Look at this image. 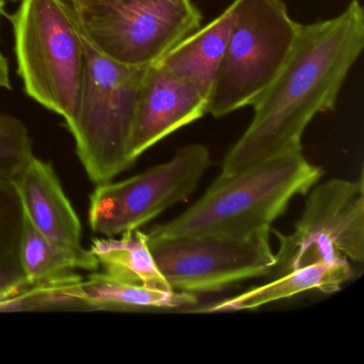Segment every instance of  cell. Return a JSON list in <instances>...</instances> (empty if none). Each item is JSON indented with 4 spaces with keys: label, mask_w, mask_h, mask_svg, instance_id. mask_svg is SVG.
Segmentation results:
<instances>
[{
    "label": "cell",
    "mask_w": 364,
    "mask_h": 364,
    "mask_svg": "<svg viewBox=\"0 0 364 364\" xmlns=\"http://www.w3.org/2000/svg\"><path fill=\"white\" fill-rule=\"evenodd\" d=\"M363 48L359 0L334 18L301 25L287 63L252 106L250 124L225 156L221 176L302 151V134L316 114L334 109Z\"/></svg>",
    "instance_id": "obj_1"
},
{
    "label": "cell",
    "mask_w": 364,
    "mask_h": 364,
    "mask_svg": "<svg viewBox=\"0 0 364 364\" xmlns=\"http://www.w3.org/2000/svg\"><path fill=\"white\" fill-rule=\"evenodd\" d=\"M321 176L323 170L309 163L302 151L278 155L235 173L220 174L188 210L148 234L248 237L269 231L291 200L309 193Z\"/></svg>",
    "instance_id": "obj_2"
},
{
    "label": "cell",
    "mask_w": 364,
    "mask_h": 364,
    "mask_svg": "<svg viewBox=\"0 0 364 364\" xmlns=\"http://www.w3.org/2000/svg\"><path fill=\"white\" fill-rule=\"evenodd\" d=\"M11 16L18 74L27 95L70 124L86 71L85 38L65 0H22Z\"/></svg>",
    "instance_id": "obj_3"
},
{
    "label": "cell",
    "mask_w": 364,
    "mask_h": 364,
    "mask_svg": "<svg viewBox=\"0 0 364 364\" xmlns=\"http://www.w3.org/2000/svg\"><path fill=\"white\" fill-rule=\"evenodd\" d=\"M234 18L208 101V114L223 118L253 106L291 55L301 24L282 0H234Z\"/></svg>",
    "instance_id": "obj_4"
},
{
    "label": "cell",
    "mask_w": 364,
    "mask_h": 364,
    "mask_svg": "<svg viewBox=\"0 0 364 364\" xmlns=\"http://www.w3.org/2000/svg\"><path fill=\"white\" fill-rule=\"evenodd\" d=\"M85 46L87 63L80 106L65 127L75 140L76 153L89 178L100 185L112 182L132 166L127 142L138 90L149 65L117 63L86 38Z\"/></svg>",
    "instance_id": "obj_5"
},
{
    "label": "cell",
    "mask_w": 364,
    "mask_h": 364,
    "mask_svg": "<svg viewBox=\"0 0 364 364\" xmlns=\"http://www.w3.org/2000/svg\"><path fill=\"white\" fill-rule=\"evenodd\" d=\"M71 7L91 46L132 67L154 65L201 26L191 0H92Z\"/></svg>",
    "instance_id": "obj_6"
},
{
    "label": "cell",
    "mask_w": 364,
    "mask_h": 364,
    "mask_svg": "<svg viewBox=\"0 0 364 364\" xmlns=\"http://www.w3.org/2000/svg\"><path fill=\"white\" fill-rule=\"evenodd\" d=\"M272 231L280 244L274 279L312 264L349 259L363 263V178L314 185L293 233Z\"/></svg>",
    "instance_id": "obj_7"
},
{
    "label": "cell",
    "mask_w": 364,
    "mask_h": 364,
    "mask_svg": "<svg viewBox=\"0 0 364 364\" xmlns=\"http://www.w3.org/2000/svg\"><path fill=\"white\" fill-rule=\"evenodd\" d=\"M269 231L248 237L146 233L155 263L172 291L196 295L272 274Z\"/></svg>",
    "instance_id": "obj_8"
},
{
    "label": "cell",
    "mask_w": 364,
    "mask_h": 364,
    "mask_svg": "<svg viewBox=\"0 0 364 364\" xmlns=\"http://www.w3.org/2000/svg\"><path fill=\"white\" fill-rule=\"evenodd\" d=\"M210 165L203 144L180 149L169 161L121 181L97 185L90 196L91 230L112 237L139 229L155 217L185 201Z\"/></svg>",
    "instance_id": "obj_9"
},
{
    "label": "cell",
    "mask_w": 364,
    "mask_h": 364,
    "mask_svg": "<svg viewBox=\"0 0 364 364\" xmlns=\"http://www.w3.org/2000/svg\"><path fill=\"white\" fill-rule=\"evenodd\" d=\"M208 97L189 80L149 65L136 99L127 142V159L133 165L140 155L183 127L208 114Z\"/></svg>",
    "instance_id": "obj_10"
},
{
    "label": "cell",
    "mask_w": 364,
    "mask_h": 364,
    "mask_svg": "<svg viewBox=\"0 0 364 364\" xmlns=\"http://www.w3.org/2000/svg\"><path fill=\"white\" fill-rule=\"evenodd\" d=\"M14 182L25 217L39 233L67 248L82 247V223L50 163L33 155Z\"/></svg>",
    "instance_id": "obj_11"
},
{
    "label": "cell",
    "mask_w": 364,
    "mask_h": 364,
    "mask_svg": "<svg viewBox=\"0 0 364 364\" xmlns=\"http://www.w3.org/2000/svg\"><path fill=\"white\" fill-rule=\"evenodd\" d=\"M353 277L349 261L312 264L274 278L261 287H253L235 297L200 308L196 312L217 313L252 310L277 300L291 298L308 291L331 294Z\"/></svg>",
    "instance_id": "obj_12"
},
{
    "label": "cell",
    "mask_w": 364,
    "mask_h": 364,
    "mask_svg": "<svg viewBox=\"0 0 364 364\" xmlns=\"http://www.w3.org/2000/svg\"><path fill=\"white\" fill-rule=\"evenodd\" d=\"M233 18L232 3L220 16L205 26L199 27L156 63L173 75L199 87L208 99L225 54Z\"/></svg>",
    "instance_id": "obj_13"
},
{
    "label": "cell",
    "mask_w": 364,
    "mask_h": 364,
    "mask_svg": "<svg viewBox=\"0 0 364 364\" xmlns=\"http://www.w3.org/2000/svg\"><path fill=\"white\" fill-rule=\"evenodd\" d=\"M74 295L82 310H176L198 302L193 294L129 284L97 272L74 285Z\"/></svg>",
    "instance_id": "obj_14"
},
{
    "label": "cell",
    "mask_w": 364,
    "mask_h": 364,
    "mask_svg": "<svg viewBox=\"0 0 364 364\" xmlns=\"http://www.w3.org/2000/svg\"><path fill=\"white\" fill-rule=\"evenodd\" d=\"M105 272L118 280L149 289L172 291L157 268L146 233L139 229L121 237L95 238L90 247Z\"/></svg>",
    "instance_id": "obj_15"
},
{
    "label": "cell",
    "mask_w": 364,
    "mask_h": 364,
    "mask_svg": "<svg viewBox=\"0 0 364 364\" xmlns=\"http://www.w3.org/2000/svg\"><path fill=\"white\" fill-rule=\"evenodd\" d=\"M21 262L28 285L65 280L75 270L97 272L100 263L90 249L67 248L50 242L37 231L25 217L21 240Z\"/></svg>",
    "instance_id": "obj_16"
},
{
    "label": "cell",
    "mask_w": 364,
    "mask_h": 364,
    "mask_svg": "<svg viewBox=\"0 0 364 364\" xmlns=\"http://www.w3.org/2000/svg\"><path fill=\"white\" fill-rule=\"evenodd\" d=\"M24 225V210L14 178H0V301L27 287L21 262Z\"/></svg>",
    "instance_id": "obj_17"
},
{
    "label": "cell",
    "mask_w": 364,
    "mask_h": 364,
    "mask_svg": "<svg viewBox=\"0 0 364 364\" xmlns=\"http://www.w3.org/2000/svg\"><path fill=\"white\" fill-rule=\"evenodd\" d=\"M33 156L26 125L16 117L0 114V178H14Z\"/></svg>",
    "instance_id": "obj_18"
},
{
    "label": "cell",
    "mask_w": 364,
    "mask_h": 364,
    "mask_svg": "<svg viewBox=\"0 0 364 364\" xmlns=\"http://www.w3.org/2000/svg\"><path fill=\"white\" fill-rule=\"evenodd\" d=\"M0 89H6V90L11 89L9 63L1 50H0Z\"/></svg>",
    "instance_id": "obj_19"
},
{
    "label": "cell",
    "mask_w": 364,
    "mask_h": 364,
    "mask_svg": "<svg viewBox=\"0 0 364 364\" xmlns=\"http://www.w3.org/2000/svg\"><path fill=\"white\" fill-rule=\"evenodd\" d=\"M65 1H67L70 6L77 7V6L85 5V4L89 3V1H92V0H65Z\"/></svg>",
    "instance_id": "obj_20"
},
{
    "label": "cell",
    "mask_w": 364,
    "mask_h": 364,
    "mask_svg": "<svg viewBox=\"0 0 364 364\" xmlns=\"http://www.w3.org/2000/svg\"><path fill=\"white\" fill-rule=\"evenodd\" d=\"M6 16V0H0V18Z\"/></svg>",
    "instance_id": "obj_21"
},
{
    "label": "cell",
    "mask_w": 364,
    "mask_h": 364,
    "mask_svg": "<svg viewBox=\"0 0 364 364\" xmlns=\"http://www.w3.org/2000/svg\"><path fill=\"white\" fill-rule=\"evenodd\" d=\"M11 1H14V3H21L22 0H11Z\"/></svg>",
    "instance_id": "obj_22"
}]
</instances>
